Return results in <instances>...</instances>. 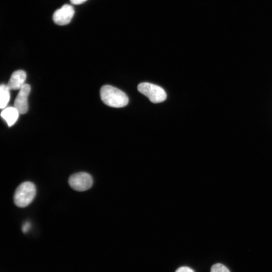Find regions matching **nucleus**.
I'll use <instances>...</instances> for the list:
<instances>
[{
  "label": "nucleus",
  "instance_id": "obj_11",
  "mask_svg": "<svg viewBox=\"0 0 272 272\" xmlns=\"http://www.w3.org/2000/svg\"><path fill=\"white\" fill-rule=\"evenodd\" d=\"M175 272H194L191 268L187 266H182L178 268Z\"/></svg>",
  "mask_w": 272,
  "mask_h": 272
},
{
  "label": "nucleus",
  "instance_id": "obj_4",
  "mask_svg": "<svg viewBox=\"0 0 272 272\" xmlns=\"http://www.w3.org/2000/svg\"><path fill=\"white\" fill-rule=\"evenodd\" d=\"M93 183L91 175L84 172L73 174L69 179L70 186L78 191H83L90 189L92 186Z\"/></svg>",
  "mask_w": 272,
  "mask_h": 272
},
{
  "label": "nucleus",
  "instance_id": "obj_9",
  "mask_svg": "<svg viewBox=\"0 0 272 272\" xmlns=\"http://www.w3.org/2000/svg\"><path fill=\"white\" fill-rule=\"evenodd\" d=\"M10 89L7 85L2 84L0 86V108L4 109L10 100Z\"/></svg>",
  "mask_w": 272,
  "mask_h": 272
},
{
  "label": "nucleus",
  "instance_id": "obj_13",
  "mask_svg": "<svg viewBox=\"0 0 272 272\" xmlns=\"http://www.w3.org/2000/svg\"><path fill=\"white\" fill-rule=\"evenodd\" d=\"M87 0H70V2L72 4L80 5L85 2Z\"/></svg>",
  "mask_w": 272,
  "mask_h": 272
},
{
  "label": "nucleus",
  "instance_id": "obj_2",
  "mask_svg": "<svg viewBox=\"0 0 272 272\" xmlns=\"http://www.w3.org/2000/svg\"><path fill=\"white\" fill-rule=\"evenodd\" d=\"M36 193V188L33 183L24 182L16 188L14 195V202L18 207H26L33 200Z\"/></svg>",
  "mask_w": 272,
  "mask_h": 272
},
{
  "label": "nucleus",
  "instance_id": "obj_10",
  "mask_svg": "<svg viewBox=\"0 0 272 272\" xmlns=\"http://www.w3.org/2000/svg\"><path fill=\"white\" fill-rule=\"evenodd\" d=\"M211 272H230V271L224 265L221 263H216L212 266Z\"/></svg>",
  "mask_w": 272,
  "mask_h": 272
},
{
  "label": "nucleus",
  "instance_id": "obj_3",
  "mask_svg": "<svg viewBox=\"0 0 272 272\" xmlns=\"http://www.w3.org/2000/svg\"><path fill=\"white\" fill-rule=\"evenodd\" d=\"M138 90L154 103L163 102L166 99V93L164 89L155 84L147 82L141 83L139 84Z\"/></svg>",
  "mask_w": 272,
  "mask_h": 272
},
{
  "label": "nucleus",
  "instance_id": "obj_1",
  "mask_svg": "<svg viewBox=\"0 0 272 272\" xmlns=\"http://www.w3.org/2000/svg\"><path fill=\"white\" fill-rule=\"evenodd\" d=\"M100 97L104 104L112 107H122L128 102V98L123 92L110 85L101 87Z\"/></svg>",
  "mask_w": 272,
  "mask_h": 272
},
{
  "label": "nucleus",
  "instance_id": "obj_6",
  "mask_svg": "<svg viewBox=\"0 0 272 272\" xmlns=\"http://www.w3.org/2000/svg\"><path fill=\"white\" fill-rule=\"evenodd\" d=\"M30 90V86L29 84H24L20 89L15 99L14 107L17 109L20 114H25L28 111V97Z\"/></svg>",
  "mask_w": 272,
  "mask_h": 272
},
{
  "label": "nucleus",
  "instance_id": "obj_7",
  "mask_svg": "<svg viewBox=\"0 0 272 272\" xmlns=\"http://www.w3.org/2000/svg\"><path fill=\"white\" fill-rule=\"evenodd\" d=\"M26 78V72L23 70L14 72L11 76L7 86L10 90L20 89L24 85Z\"/></svg>",
  "mask_w": 272,
  "mask_h": 272
},
{
  "label": "nucleus",
  "instance_id": "obj_12",
  "mask_svg": "<svg viewBox=\"0 0 272 272\" xmlns=\"http://www.w3.org/2000/svg\"><path fill=\"white\" fill-rule=\"evenodd\" d=\"M31 224L29 222H26L22 226V230L24 233H27L31 227Z\"/></svg>",
  "mask_w": 272,
  "mask_h": 272
},
{
  "label": "nucleus",
  "instance_id": "obj_8",
  "mask_svg": "<svg viewBox=\"0 0 272 272\" xmlns=\"http://www.w3.org/2000/svg\"><path fill=\"white\" fill-rule=\"evenodd\" d=\"M19 114L15 107H9L2 111L1 116L7 122L8 126H11L17 121Z\"/></svg>",
  "mask_w": 272,
  "mask_h": 272
},
{
  "label": "nucleus",
  "instance_id": "obj_5",
  "mask_svg": "<svg viewBox=\"0 0 272 272\" xmlns=\"http://www.w3.org/2000/svg\"><path fill=\"white\" fill-rule=\"evenodd\" d=\"M74 14V7L72 5L65 4L54 12L53 20L58 25H67L71 21Z\"/></svg>",
  "mask_w": 272,
  "mask_h": 272
}]
</instances>
